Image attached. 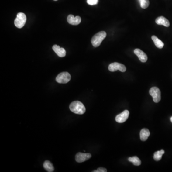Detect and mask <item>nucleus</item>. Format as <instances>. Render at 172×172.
Segmentation results:
<instances>
[{
    "mask_svg": "<svg viewBox=\"0 0 172 172\" xmlns=\"http://www.w3.org/2000/svg\"><path fill=\"white\" fill-rule=\"evenodd\" d=\"M69 109L73 113L83 114L86 112V108L82 102L79 101H73L69 105Z\"/></svg>",
    "mask_w": 172,
    "mask_h": 172,
    "instance_id": "1",
    "label": "nucleus"
},
{
    "mask_svg": "<svg viewBox=\"0 0 172 172\" xmlns=\"http://www.w3.org/2000/svg\"><path fill=\"white\" fill-rule=\"evenodd\" d=\"M106 33L105 31H101L98 33L92 38V45L94 47H98L101 45L104 38L106 37Z\"/></svg>",
    "mask_w": 172,
    "mask_h": 172,
    "instance_id": "2",
    "label": "nucleus"
},
{
    "mask_svg": "<svg viewBox=\"0 0 172 172\" xmlns=\"http://www.w3.org/2000/svg\"><path fill=\"white\" fill-rule=\"evenodd\" d=\"M26 21V15L22 12H19L17 15V17L15 19V25L18 28H22L24 27Z\"/></svg>",
    "mask_w": 172,
    "mask_h": 172,
    "instance_id": "3",
    "label": "nucleus"
},
{
    "mask_svg": "<svg viewBox=\"0 0 172 172\" xmlns=\"http://www.w3.org/2000/svg\"><path fill=\"white\" fill-rule=\"evenodd\" d=\"M71 75L69 73L67 72H63L57 75L56 77V81L59 83L65 84L71 81Z\"/></svg>",
    "mask_w": 172,
    "mask_h": 172,
    "instance_id": "4",
    "label": "nucleus"
},
{
    "mask_svg": "<svg viewBox=\"0 0 172 172\" xmlns=\"http://www.w3.org/2000/svg\"><path fill=\"white\" fill-rule=\"evenodd\" d=\"M149 93L153 98V101L155 103H158L161 101V91L157 87H153L150 88Z\"/></svg>",
    "mask_w": 172,
    "mask_h": 172,
    "instance_id": "5",
    "label": "nucleus"
},
{
    "mask_svg": "<svg viewBox=\"0 0 172 172\" xmlns=\"http://www.w3.org/2000/svg\"><path fill=\"white\" fill-rule=\"evenodd\" d=\"M108 70L111 72H115L120 71L122 72H124L126 71V68L123 64L119 63L114 62L111 63L108 66Z\"/></svg>",
    "mask_w": 172,
    "mask_h": 172,
    "instance_id": "6",
    "label": "nucleus"
},
{
    "mask_svg": "<svg viewBox=\"0 0 172 172\" xmlns=\"http://www.w3.org/2000/svg\"><path fill=\"white\" fill-rule=\"evenodd\" d=\"M91 157V153H78L76 155L75 159L77 163H82L88 160Z\"/></svg>",
    "mask_w": 172,
    "mask_h": 172,
    "instance_id": "7",
    "label": "nucleus"
},
{
    "mask_svg": "<svg viewBox=\"0 0 172 172\" xmlns=\"http://www.w3.org/2000/svg\"><path fill=\"white\" fill-rule=\"evenodd\" d=\"M130 112L128 110H125L122 113L117 115L115 120L118 123H123L126 122L129 118Z\"/></svg>",
    "mask_w": 172,
    "mask_h": 172,
    "instance_id": "8",
    "label": "nucleus"
},
{
    "mask_svg": "<svg viewBox=\"0 0 172 172\" xmlns=\"http://www.w3.org/2000/svg\"><path fill=\"white\" fill-rule=\"evenodd\" d=\"M134 53L135 55L137 56L139 59L142 62H146L147 60L148 57L146 54H145L144 52L141 50V49H137V48L135 49L134 50Z\"/></svg>",
    "mask_w": 172,
    "mask_h": 172,
    "instance_id": "9",
    "label": "nucleus"
},
{
    "mask_svg": "<svg viewBox=\"0 0 172 172\" xmlns=\"http://www.w3.org/2000/svg\"><path fill=\"white\" fill-rule=\"evenodd\" d=\"M67 20L69 24L74 25V26H77L81 23V18L78 16L75 17L74 15H70L67 16Z\"/></svg>",
    "mask_w": 172,
    "mask_h": 172,
    "instance_id": "10",
    "label": "nucleus"
},
{
    "mask_svg": "<svg viewBox=\"0 0 172 172\" xmlns=\"http://www.w3.org/2000/svg\"><path fill=\"white\" fill-rule=\"evenodd\" d=\"M52 48L53 50L59 57H63L66 56V51L64 48H61L59 46L57 45L53 46Z\"/></svg>",
    "mask_w": 172,
    "mask_h": 172,
    "instance_id": "11",
    "label": "nucleus"
},
{
    "mask_svg": "<svg viewBox=\"0 0 172 172\" xmlns=\"http://www.w3.org/2000/svg\"><path fill=\"white\" fill-rule=\"evenodd\" d=\"M155 22L158 25H163L165 27H169L170 26V22L167 18L163 16H160L155 20Z\"/></svg>",
    "mask_w": 172,
    "mask_h": 172,
    "instance_id": "12",
    "label": "nucleus"
},
{
    "mask_svg": "<svg viewBox=\"0 0 172 172\" xmlns=\"http://www.w3.org/2000/svg\"><path fill=\"white\" fill-rule=\"evenodd\" d=\"M150 135V132L149 130L146 128H143L140 132V139L142 141H146Z\"/></svg>",
    "mask_w": 172,
    "mask_h": 172,
    "instance_id": "13",
    "label": "nucleus"
},
{
    "mask_svg": "<svg viewBox=\"0 0 172 172\" xmlns=\"http://www.w3.org/2000/svg\"><path fill=\"white\" fill-rule=\"evenodd\" d=\"M152 39L154 42V45L157 48H160V49L163 48V46H164V43L160 39L158 38L156 36H152Z\"/></svg>",
    "mask_w": 172,
    "mask_h": 172,
    "instance_id": "14",
    "label": "nucleus"
},
{
    "mask_svg": "<svg viewBox=\"0 0 172 172\" xmlns=\"http://www.w3.org/2000/svg\"><path fill=\"white\" fill-rule=\"evenodd\" d=\"M43 167L46 171L48 172H53L54 171V167L50 161H45L43 164Z\"/></svg>",
    "mask_w": 172,
    "mask_h": 172,
    "instance_id": "15",
    "label": "nucleus"
},
{
    "mask_svg": "<svg viewBox=\"0 0 172 172\" xmlns=\"http://www.w3.org/2000/svg\"><path fill=\"white\" fill-rule=\"evenodd\" d=\"M164 153V151L163 149L155 152L153 155V159L156 161H160L162 159V156Z\"/></svg>",
    "mask_w": 172,
    "mask_h": 172,
    "instance_id": "16",
    "label": "nucleus"
},
{
    "mask_svg": "<svg viewBox=\"0 0 172 172\" xmlns=\"http://www.w3.org/2000/svg\"><path fill=\"white\" fill-rule=\"evenodd\" d=\"M128 161L131 162V163H132L134 165H136V166H139L141 164V160L137 157H129L128 158Z\"/></svg>",
    "mask_w": 172,
    "mask_h": 172,
    "instance_id": "17",
    "label": "nucleus"
},
{
    "mask_svg": "<svg viewBox=\"0 0 172 172\" xmlns=\"http://www.w3.org/2000/svg\"><path fill=\"white\" fill-rule=\"evenodd\" d=\"M140 2V6L143 9H146L149 5V0H139Z\"/></svg>",
    "mask_w": 172,
    "mask_h": 172,
    "instance_id": "18",
    "label": "nucleus"
},
{
    "mask_svg": "<svg viewBox=\"0 0 172 172\" xmlns=\"http://www.w3.org/2000/svg\"><path fill=\"white\" fill-rule=\"evenodd\" d=\"M98 0H87V3L91 5H94L98 3Z\"/></svg>",
    "mask_w": 172,
    "mask_h": 172,
    "instance_id": "19",
    "label": "nucleus"
},
{
    "mask_svg": "<svg viewBox=\"0 0 172 172\" xmlns=\"http://www.w3.org/2000/svg\"><path fill=\"white\" fill-rule=\"evenodd\" d=\"M93 172H107V170L106 169L104 168L103 167H100L97 170H94L92 171Z\"/></svg>",
    "mask_w": 172,
    "mask_h": 172,
    "instance_id": "20",
    "label": "nucleus"
},
{
    "mask_svg": "<svg viewBox=\"0 0 172 172\" xmlns=\"http://www.w3.org/2000/svg\"><path fill=\"white\" fill-rule=\"evenodd\" d=\"M170 120H171V122H172V117H171V118H170Z\"/></svg>",
    "mask_w": 172,
    "mask_h": 172,
    "instance_id": "21",
    "label": "nucleus"
},
{
    "mask_svg": "<svg viewBox=\"0 0 172 172\" xmlns=\"http://www.w3.org/2000/svg\"><path fill=\"white\" fill-rule=\"evenodd\" d=\"M54 1H57V0H54Z\"/></svg>",
    "mask_w": 172,
    "mask_h": 172,
    "instance_id": "22",
    "label": "nucleus"
}]
</instances>
